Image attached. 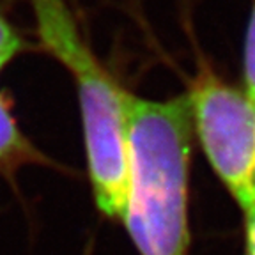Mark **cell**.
<instances>
[{"instance_id": "6da1fadb", "label": "cell", "mask_w": 255, "mask_h": 255, "mask_svg": "<svg viewBox=\"0 0 255 255\" xmlns=\"http://www.w3.org/2000/svg\"><path fill=\"white\" fill-rule=\"evenodd\" d=\"M193 124L186 94L133 96L123 222L140 255H188V177Z\"/></svg>"}, {"instance_id": "7a4b0ae2", "label": "cell", "mask_w": 255, "mask_h": 255, "mask_svg": "<svg viewBox=\"0 0 255 255\" xmlns=\"http://www.w3.org/2000/svg\"><path fill=\"white\" fill-rule=\"evenodd\" d=\"M36 34L75 82L87 174L98 211L121 220L128 188V136L133 94L105 68L68 0H28Z\"/></svg>"}, {"instance_id": "3957f363", "label": "cell", "mask_w": 255, "mask_h": 255, "mask_svg": "<svg viewBox=\"0 0 255 255\" xmlns=\"http://www.w3.org/2000/svg\"><path fill=\"white\" fill-rule=\"evenodd\" d=\"M193 131L241 209L255 207V105L200 60L186 92Z\"/></svg>"}, {"instance_id": "277c9868", "label": "cell", "mask_w": 255, "mask_h": 255, "mask_svg": "<svg viewBox=\"0 0 255 255\" xmlns=\"http://www.w3.org/2000/svg\"><path fill=\"white\" fill-rule=\"evenodd\" d=\"M28 165H52V161L21 131L7 101L0 94V172L14 175Z\"/></svg>"}, {"instance_id": "5b68a950", "label": "cell", "mask_w": 255, "mask_h": 255, "mask_svg": "<svg viewBox=\"0 0 255 255\" xmlns=\"http://www.w3.org/2000/svg\"><path fill=\"white\" fill-rule=\"evenodd\" d=\"M243 84L245 94L255 105V0L250 2V16H248L247 36H245Z\"/></svg>"}, {"instance_id": "8992f818", "label": "cell", "mask_w": 255, "mask_h": 255, "mask_svg": "<svg viewBox=\"0 0 255 255\" xmlns=\"http://www.w3.org/2000/svg\"><path fill=\"white\" fill-rule=\"evenodd\" d=\"M25 48L27 46H25V41L20 36V32L16 30V27L4 14H0V73L4 71L5 66L16 55H20Z\"/></svg>"}, {"instance_id": "52a82bcc", "label": "cell", "mask_w": 255, "mask_h": 255, "mask_svg": "<svg viewBox=\"0 0 255 255\" xmlns=\"http://www.w3.org/2000/svg\"><path fill=\"white\" fill-rule=\"evenodd\" d=\"M245 255H255V207L245 211Z\"/></svg>"}]
</instances>
